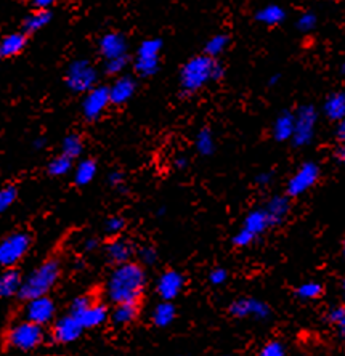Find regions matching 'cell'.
Returning a JSON list of instances; mask_svg holds the SVG:
<instances>
[{
	"label": "cell",
	"mask_w": 345,
	"mask_h": 356,
	"mask_svg": "<svg viewBox=\"0 0 345 356\" xmlns=\"http://www.w3.org/2000/svg\"><path fill=\"white\" fill-rule=\"evenodd\" d=\"M294 134V113L281 111L271 124V137L278 143L291 141Z\"/></svg>",
	"instance_id": "20"
},
{
	"label": "cell",
	"mask_w": 345,
	"mask_h": 356,
	"mask_svg": "<svg viewBox=\"0 0 345 356\" xmlns=\"http://www.w3.org/2000/svg\"><path fill=\"white\" fill-rule=\"evenodd\" d=\"M228 313L238 319H252V321H266L273 312L265 300L257 297H239L228 307Z\"/></svg>",
	"instance_id": "9"
},
{
	"label": "cell",
	"mask_w": 345,
	"mask_h": 356,
	"mask_svg": "<svg viewBox=\"0 0 345 356\" xmlns=\"http://www.w3.org/2000/svg\"><path fill=\"white\" fill-rule=\"evenodd\" d=\"M65 82L71 92L86 93L97 86L98 71L88 60H74L67 66Z\"/></svg>",
	"instance_id": "7"
},
{
	"label": "cell",
	"mask_w": 345,
	"mask_h": 356,
	"mask_svg": "<svg viewBox=\"0 0 345 356\" xmlns=\"http://www.w3.org/2000/svg\"><path fill=\"white\" fill-rule=\"evenodd\" d=\"M228 270L223 268V266H216L209 271V282L212 286H223L225 282L228 281Z\"/></svg>",
	"instance_id": "42"
},
{
	"label": "cell",
	"mask_w": 345,
	"mask_h": 356,
	"mask_svg": "<svg viewBox=\"0 0 345 356\" xmlns=\"http://www.w3.org/2000/svg\"><path fill=\"white\" fill-rule=\"evenodd\" d=\"M320 113L313 104H302L294 113V134H292V145L296 148H305L316 137V127Z\"/></svg>",
	"instance_id": "5"
},
{
	"label": "cell",
	"mask_w": 345,
	"mask_h": 356,
	"mask_svg": "<svg viewBox=\"0 0 345 356\" xmlns=\"http://www.w3.org/2000/svg\"><path fill=\"white\" fill-rule=\"evenodd\" d=\"M321 169L316 162L305 161L297 167V170L291 175L286 185V195L292 197H300L308 193L320 180Z\"/></svg>",
	"instance_id": "8"
},
{
	"label": "cell",
	"mask_w": 345,
	"mask_h": 356,
	"mask_svg": "<svg viewBox=\"0 0 345 356\" xmlns=\"http://www.w3.org/2000/svg\"><path fill=\"white\" fill-rule=\"evenodd\" d=\"M323 292H325V287L318 281H307L296 287V297L302 302L316 300L323 296Z\"/></svg>",
	"instance_id": "31"
},
{
	"label": "cell",
	"mask_w": 345,
	"mask_h": 356,
	"mask_svg": "<svg viewBox=\"0 0 345 356\" xmlns=\"http://www.w3.org/2000/svg\"><path fill=\"white\" fill-rule=\"evenodd\" d=\"M323 116L331 122H339L345 118V92H332L323 103Z\"/></svg>",
	"instance_id": "22"
},
{
	"label": "cell",
	"mask_w": 345,
	"mask_h": 356,
	"mask_svg": "<svg viewBox=\"0 0 345 356\" xmlns=\"http://www.w3.org/2000/svg\"><path fill=\"white\" fill-rule=\"evenodd\" d=\"M255 239H257V236L243 227L238 233L233 234L232 244L238 249H246V248H249V245H252L255 243Z\"/></svg>",
	"instance_id": "39"
},
{
	"label": "cell",
	"mask_w": 345,
	"mask_h": 356,
	"mask_svg": "<svg viewBox=\"0 0 345 356\" xmlns=\"http://www.w3.org/2000/svg\"><path fill=\"white\" fill-rule=\"evenodd\" d=\"M98 50L104 60L118 58V56L127 55L129 42L121 33H106L98 42Z\"/></svg>",
	"instance_id": "17"
},
{
	"label": "cell",
	"mask_w": 345,
	"mask_h": 356,
	"mask_svg": "<svg viewBox=\"0 0 345 356\" xmlns=\"http://www.w3.org/2000/svg\"><path fill=\"white\" fill-rule=\"evenodd\" d=\"M159 255L153 245H145V248L138 249V260L143 266H153L158 261Z\"/></svg>",
	"instance_id": "41"
},
{
	"label": "cell",
	"mask_w": 345,
	"mask_h": 356,
	"mask_svg": "<svg viewBox=\"0 0 345 356\" xmlns=\"http://www.w3.org/2000/svg\"><path fill=\"white\" fill-rule=\"evenodd\" d=\"M195 146H196L198 154H201L202 158H209V156H212L214 153H216L217 143H216V137H214L212 130L207 127L201 129L200 132L196 134Z\"/></svg>",
	"instance_id": "29"
},
{
	"label": "cell",
	"mask_w": 345,
	"mask_h": 356,
	"mask_svg": "<svg viewBox=\"0 0 345 356\" xmlns=\"http://www.w3.org/2000/svg\"><path fill=\"white\" fill-rule=\"evenodd\" d=\"M334 158H336L339 164L345 167V140L339 141L336 149H334Z\"/></svg>",
	"instance_id": "46"
},
{
	"label": "cell",
	"mask_w": 345,
	"mask_h": 356,
	"mask_svg": "<svg viewBox=\"0 0 345 356\" xmlns=\"http://www.w3.org/2000/svg\"><path fill=\"white\" fill-rule=\"evenodd\" d=\"M98 165L93 159H82L74 169V181L79 186H86L88 183L93 181L97 177Z\"/></svg>",
	"instance_id": "30"
},
{
	"label": "cell",
	"mask_w": 345,
	"mask_h": 356,
	"mask_svg": "<svg viewBox=\"0 0 345 356\" xmlns=\"http://www.w3.org/2000/svg\"><path fill=\"white\" fill-rule=\"evenodd\" d=\"M108 183L111 185L113 188H118L119 191H125V177L121 170H114L111 174L108 175Z\"/></svg>",
	"instance_id": "44"
},
{
	"label": "cell",
	"mask_w": 345,
	"mask_h": 356,
	"mask_svg": "<svg viewBox=\"0 0 345 356\" xmlns=\"http://www.w3.org/2000/svg\"><path fill=\"white\" fill-rule=\"evenodd\" d=\"M104 254H106V259L114 265L125 264V261L132 260L135 254V245L130 243L129 239L116 236L106 244V248H104Z\"/></svg>",
	"instance_id": "19"
},
{
	"label": "cell",
	"mask_w": 345,
	"mask_h": 356,
	"mask_svg": "<svg viewBox=\"0 0 345 356\" xmlns=\"http://www.w3.org/2000/svg\"><path fill=\"white\" fill-rule=\"evenodd\" d=\"M163 40L158 38L146 39L138 45L137 55L134 60V70L140 77H153L158 74L161 66V51H163Z\"/></svg>",
	"instance_id": "6"
},
{
	"label": "cell",
	"mask_w": 345,
	"mask_h": 356,
	"mask_svg": "<svg viewBox=\"0 0 345 356\" xmlns=\"http://www.w3.org/2000/svg\"><path fill=\"white\" fill-rule=\"evenodd\" d=\"M23 277L15 266H8L0 273V297L10 298L19 294Z\"/></svg>",
	"instance_id": "21"
},
{
	"label": "cell",
	"mask_w": 345,
	"mask_h": 356,
	"mask_svg": "<svg viewBox=\"0 0 345 356\" xmlns=\"http://www.w3.org/2000/svg\"><path fill=\"white\" fill-rule=\"evenodd\" d=\"M230 45V35L228 34H216L206 42L204 45V54L212 56V58H218L227 51Z\"/></svg>",
	"instance_id": "33"
},
{
	"label": "cell",
	"mask_w": 345,
	"mask_h": 356,
	"mask_svg": "<svg viewBox=\"0 0 345 356\" xmlns=\"http://www.w3.org/2000/svg\"><path fill=\"white\" fill-rule=\"evenodd\" d=\"M287 352L286 345L278 339L268 340L262 348H260V355L262 356H284Z\"/></svg>",
	"instance_id": "40"
},
{
	"label": "cell",
	"mask_w": 345,
	"mask_h": 356,
	"mask_svg": "<svg viewBox=\"0 0 345 356\" xmlns=\"http://www.w3.org/2000/svg\"><path fill=\"white\" fill-rule=\"evenodd\" d=\"M56 2H58V0H33L34 7L42 10H50Z\"/></svg>",
	"instance_id": "48"
},
{
	"label": "cell",
	"mask_w": 345,
	"mask_h": 356,
	"mask_svg": "<svg viewBox=\"0 0 345 356\" xmlns=\"http://www.w3.org/2000/svg\"><path fill=\"white\" fill-rule=\"evenodd\" d=\"M129 66V56H118V58L104 60V72L108 76H121Z\"/></svg>",
	"instance_id": "35"
},
{
	"label": "cell",
	"mask_w": 345,
	"mask_h": 356,
	"mask_svg": "<svg viewBox=\"0 0 345 356\" xmlns=\"http://www.w3.org/2000/svg\"><path fill=\"white\" fill-rule=\"evenodd\" d=\"M280 79H281V76H280V74H273V76L270 77V81H268V86H270V87L276 86V83L280 82Z\"/></svg>",
	"instance_id": "51"
},
{
	"label": "cell",
	"mask_w": 345,
	"mask_h": 356,
	"mask_svg": "<svg viewBox=\"0 0 345 356\" xmlns=\"http://www.w3.org/2000/svg\"><path fill=\"white\" fill-rule=\"evenodd\" d=\"M183 287H185V277L177 270H166L156 282V292L161 300H175L182 294Z\"/></svg>",
	"instance_id": "13"
},
{
	"label": "cell",
	"mask_w": 345,
	"mask_h": 356,
	"mask_svg": "<svg viewBox=\"0 0 345 356\" xmlns=\"http://www.w3.org/2000/svg\"><path fill=\"white\" fill-rule=\"evenodd\" d=\"M264 209L270 218L271 228L280 227L286 222L287 216L291 213V197L286 193L284 195H275L266 201Z\"/></svg>",
	"instance_id": "18"
},
{
	"label": "cell",
	"mask_w": 345,
	"mask_h": 356,
	"mask_svg": "<svg viewBox=\"0 0 345 356\" xmlns=\"http://www.w3.org/2000/svg\"><path fill=\"white\" fill-rule=\"evenodd\" d=\"M342 291H344V296H345V280L342 281Z\"/></svg>",
	"instance_id": "54"
},
{
	"label": "cell",
	"mask_w": 345,
	"mask_h": 356,
	"mask_svg": "<svg viewBox=\"0 0 345 356\" xmlns=\"http://www.w3.org/2000/svg\"><path fill=\"white\" fill-rule=\"evenodd\" d=\"M111 99H109V88L106 86H97L90 90L83 93L82 99V114L88 122H95V120L103 116L106 111Z\"/></svg>",
	"instance_id": "11"
},
{
	"label": "cell",
	"mask_w": 345,
	"mask_h": 356,
	"mask_svg": "<svg viewBox=\"0 0 345 356\" xmlns=\"http://www.w3.org/2000/svg\"><path fill=\"white\" fill-rule=\"evenodd\" d=\"M342 72H344V74H345V61L342 63Z\"/></svg>",
	"instance_id": "55"
},
{
	"label": "cell",
	"mask_w": 345,
	"mask_h": 356,
	"mask_svg": "<svg viewBox=\"0 0 345 356\" xmlns=\"http://www.w3.org/2000/svg\"><path fill=\"white\" fill-rule=\"evenodd\" d=\"M316 26H318V17H316V13H313V12H304L296 21L297 31H300V33H304V34L312 33Z\"/></svg>",
	"instance_id": "37"
},
{
	"label": "cell",
	"mask_w": 345,
	"mask_h": 356,
	"mask_svg": "<svg viewBox=\"0 0 345 356\" xmlns=\"http://www.w3.org/2000/svg\"><path fill=\"white\" fill-rule=\"evenodd\" d=\"M146 287V271L142 264L125 261L114 266L106 281V297L114 303H140Z\"/></svg>",
	"instance_id": "1"
},
{
	"label": "cell",
	"mask_w": 345,
	"mask_h": 356,
	"mask_svg": "<svg viewBox=\"0 0 345 356\" xmlns=\"http://www.w3.org/2000/svg\"><path fill=\"white\" fill-rule=\"evenodd\" d=\"M342 254H344V259H345V238H344V243H342Z\"/></svg>",
	"instance_id": "53"
},
{
	"label": "cell",
	"mask_w": 345,
	"mask_h": 356,
	"mask_svg": "<svg viewBox=\"0 0 345 356\" xmlns=\"http://www.w3.org/2000/svg\"><path fill=\"white\" fill-rule=\"evenodd\" d=\"M72 315L79 319L83 329H95V327H100L102 324L108 321L109 310L104 303L92 300L90 303H87L86 307L81 308V310L72 313Z\"/></svg>",
	"instance_id": "14"
},
{
	"label": "cell",
	"mask_w": 345,
	"mask_h": 356,
	"mask_svg": "<svg viewBox=\"0 0 345 356\" xmlns=\"http://www.w3.org/2000/svg\"><path fill=\"white\" fill-rule=\"evenodd\" d=\"M271 181H273V172L271 170L260 172V174L254 177V183L257 186H268V185H271Z\"/></svg>",
	"instance_id": "45"
},
{
	"label": "cell",
	"mask_w": 345,
	"mask_h": 356,
	"mask_svg": "<svg viewBox=\"0 0 345 356\" xmlns=\"http://www.w3.org/2000/svg\"><path fill=\"white\" fill-rule=\"evenodd\" d=\"M86 331L72 313L66 316H61L54 326V339L58 343H72L82 336V332Z\"/></svg>",
	"instance_id": "15"
},
{
	"label": "cell",
	"mask_w": 345,
	"mask_h": 356,
	"mask_svg": "<svg viewBox=\"0 0 345 356\" xmlns=\"http://www.w3.org/2000/svg\"><path fill=\"white\" fill-rule=\"evenodd\" d=\"M336 137L339 141L345 140V118L342 120H339L337 127H336Z\"/></svg>",
	"instance_id": "49"
},
{
	"label": "cell",
	"mask_w": 345,
	"mask_h": 356,
	"mask_svg": "<svg viewBox=\"0 0 345 356\" xmlns=\"http://www.w3.org/2000/svg\"><path fill=\"white\" fill-rule=\"evenodd\" d=\"M72 170V159L67 158L65 154L56 156L55 159H51L47 165V172L51 177H65Z\"/></svg>",
	"instance_id": "34"
},
{
	"label": "cell",
	"mask_w": 345,
	"mask_h": 356,
	"mask_svg": "<svg viewBox=\"0 0 345 356\" xmlns=\"http://www.w3.org/2000/svg\"><path fill=\"white\" fill-rule=\"evenodd\" d=\"M31 248V236L28 233L17 232L8 234L2 243H0V265L3 268L15 266L19 264L21 259L28 254Z\"/></svg>",
	"instance_id": "10"
},
{
	"label": "cell",
	"mask_w": 345,
	"mask_h": 356,
	"mask_svg": "<svg viewBox=\"0 0 345 356\" xmlns=\"http://www.w3.org/2000/svg\"><path fill=\"white\" fill-rule=\"evenodd\" d=\"M61 275L60 261L55 259L45 260L44 264L39 265L38 268L31 271V275L23 280L19 289V298L23 300H29V298L47 296L54 289V286L58 281Z\"/></svg>",
	"instance_id": "3"
},
{
	"label": "cell",
	"mask_w": 345,
	"mask_h": 356,
	"mask_svg": "<svg viewBox=\"0 0 345 356\" xmlns=\"http://www.w3.org/2000/svg\"><path fill=\"white\" fill-rule=\"evenodd\" d=\"M17 197H18L17 186L7 185L0 188V213L8 211V209L13 206V202L17 201Z\"/></svg>",
	"instance_id": "36"
},
{
	"label": "cell",
	"mask_w": 345,
	"mask_h": 356,
	"mask_svg": "<svg viewBox=\"0 0 345 356\" xmlns=\"http://www.w3.org/2000/svg\"><path fill=\"white\" fill-rule=\"evenodd\" d=\"M138 303H116L111 313V321L116 326H127L138 318Z\"/></svg>",
	"instance_id": "27"
},
{
	"label": "cell",
	"mask_w": 345,
	"mask_h": 356,
	"mask_svg": "<svg viewBox=\"0 0 345 356\" xmlns=\"http://www.w3.org/2000/svg\"><path fill=\"white\" fill-rule=\"evenodd\" d=\"M225 77V66L218 58L206 54L196 55L188 60L180 70V88L185 95L202 90L207 83L222 81Z\"/></svg>",
	"instance_id": "2"
},
{
	"label": "cell",
	"mask_w": 345,
	"mask_h": 356,
	"mask_svg": "<svg viewBox=\"0 0 345 356\" xmlns=\"http://www.w3.org/2000/svg\"><path fill=\"white\" fill-rule=\"evenodd\" d=\"M45 334L44 326L35 324L33 321H24L15 323L12 327L8 329L7 334V343L10 348L18 350V352H33V350L39 348L42 342H44Z\"/></svg>",
	"instance_id": "4"
},
{
	"label": "cell",
	"mask_w": 345,
	"mask_h": 356,
	"mask_svg": "<svg viewBox=\"0 0 345 356\" xmlns=\"http://www.w3.org/2000/svg\"><path fill=\"white\" fill-rule=\"evenodd\" d=\"M174 165H175V169L185 170L188 167V158L186 156H179V158L174 159Z\"/></svg>",
	"instance_id": "50"
},
{
	"label": "cell",
	"mask_w": 345,
	"mask_h": 356,
	"mask_svg": "<svg viewBox=\"0 0 345 356\" xmlns=\"http://www.w3.org/2000/svg\"><path fill=\"white\" fill-rule=\"evenodd\" d=\"M54 15H51L50 10H42L35 8L33 13H29L28 17L23 19V33L26 34H34L38 31L44 29L47 24L50 23Z\"/></svg>",
	"instance_id": "28"
},
{
	"label": "cell",
	"mask_w": 345,
	"mask_h": 356,
	"mask_svg": "<svg viewBox=\"0 0 345 356\" xmlns=\"http://www.w3.org/2000/svg\"><path fill=\"white\" fill-rule=\"evenodd\" d=\"M326 319L329 324L337 326L345 321V305H334L326 312Z\"/></svg>",
	"instance_id": "43"
},
{
	"label": "cell",
	"mask_w": 345,
	"mask_h": 356,
	"mask_svg": "<svg viewBox=\"0 0 345 356\" xmlns=\"http://www.w3.org/2000/svg\"><path fill=\"white\" fill-rule=\"evenodd\" d=\"M243 227L246 229H249L250 233H254L257 238H260L262 234L268 232V229L271 228V225H270V218H268V216H266L265 209L257 207V209H254V211H250L248 216L244 217Z\"/></svg>",
	"instance_id": "23"
},
{
	"label": "cell",
	"mask_w": 345,
	"mask_h": 356,
	"mask_svg": "<svg viewBox=\"0 0 345 356\" xmlns=\"http://www.w3.org/2000/svg\"><path fill=\"white\" fill-rule=\"evenodd\" d=\"M125 225H127V222H125L124 217L113 216L106 218V222L103 225V229L104 233L109 234V236H118V234H121L125 229Z\"/></svg>",
	"instance_id": "38"
},
{
	"label": "cell",
	"mask_w": 345,
	"mask_h": 356,
	"mask_svg": "<svg viewBox=\"0 0 345 356\" xmlns=\"http://www.w3.org/2000/svg\"><path fill=\"white\" fill-rule=\"evenodd\" d=\"M108 88L111 104L122 106V104L129 103L130 99L134 98L135 93H137V81H135L132 76L121 74L116 76V79H114V82Z\"/></svg>",
	"instance_id": "16"
},
{
	"label": "cell",
	"mask_w": 345,
	"mask_h": 356,
	"mask_svg": "<svg viewBox=\"0 0 345 356\" xmlns=\"http://www.w3.org/2000/svg\"><path fill=\"white\" fill-rule=\"evenodd\" d=\"M177 318V308L172 300H163L159 302L158 305L153 308V312H151V321L156 327H169L172 323L175 321Z\"/></svg>",
	"instance_id": "25"
},
{
	"label": "cell",
	"mask_w": 345,
	"mask_h": 356,
	"mask_svg": "<svg viewBox=\"0 0 345 356\" xmlns=\"http://www.w3.org/2000/svg\"><path fill=\"white\" fill-rule=\"evenodd\" d=\"M98 245H100V241H98L97 238L90 236V238H87L86 241H83L82 248H83V250H86V252H92V250L98 249Z\"/></svg>",
	"instance_id": "47"
},
{
	"label": "cell",
	"mask_w": 345,
	"mask_h": 356,
	"mask_svg": "<svg viewBox=\"0 0 345 356\" xmlns=\"http://www.w3.org/2000/svg\"><path fill=\"white\" fill-rule=\"evenodd\" d=\"M56 313L55 302L51 300L50 297L40 296L29 298L28 303H26L24 308V319L28 321H33L35 324H40V326H47L54 321Z\"/></svg>",
	"instance_id": "12"
},
{
	"label": "cell",
	"mask_w": 345,
	"mask_h": 356,
	"mask_svg": "<svg viewBox=\"0 0 345 356\" xmlns=\"http://www.w3.org/2000/svg\"><path fill=\"white\" fill-rule=\"evenodd\" d=\"M44 145H45V140L44 138H39V140H35L34 141V148H44Z\"/></svg>",
	"instance_id": "52"
},
{
	"label": "cell",
	"mask_w": 345,
	"mask_h": 356,
	"mask_svg": "<svg viewBox=\"0 0 345 356\" xmlns=\"http://www.w3.org/2000/svg\"><path fill=\"white\" fill-rule=\"evenodd\" d=\"M82 151H83V141L81 138V135L70 134L63 138L61 154H65V156H67V158H71L72 161H74L77 158H81Z\"/></svg>",
	"instance_id": "32"
},
{
	"label": "cell",
	"mask_w": 345,
	"mask_h": 356,
	"mask_svg": "<svg viewBox=\"0 0 345 356\" xmlns=\"http://www.w3.org/2000/svg\"><path fill=\"white\" fill-rule=\"evenodd\" d=\"M26 45H28V34L26 33L7 34L0 40V50H2L3 58H12V56L23 54Z\"/></svg>",
	"instance_id": "24"
},
{
	"label": "cell",
	"mask_w": 345,
	"mask_h": 356,
	"mask_svg": "<svg viewBox=\"0 0 345 356\" xmlns=\"http://www.w3.org/2000/svg\"><path fill=\"white\" fill-rule=\"evenodd\" d=\"M284 19H286V10L278 3H268L255 12V21H259L260 24L270 26V28H273V26H280Z\"/></svg>",
	"instance_id": "26"
},
{
	"label": "cell",
	"mask_w": 345,
	"mask_h": 356,
	"mask_svg": "<svg viewBox=\"0 0 345 356\" xmlns=\"http://www.w3.org/2000/svg\"><path fill=\"white\" fill-rule=\"evenodd\" d=\"M0 58H3V56H2V50H0Z\"/></svg>",
	"instance_id": "56"
}]
</instances>
